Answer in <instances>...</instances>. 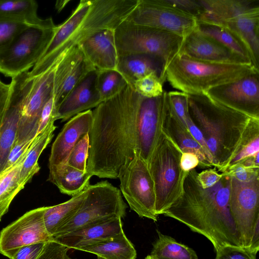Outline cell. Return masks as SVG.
Here are the masks:
<instances>
[{"label": "cell", "instance_id": "30bf717a", "mask_svg": "<svg viewBox=\"0 0 259 259\" xmlns=\"http://www.w3.org/2000/svg\"><path fill=\"white\" fill-rule=\"evenodd\" d=\"M118 178L120 191L130 208L140 217L156 222L158 215L154 182L147 162L137 152L135 151L133 160L120 170Z\"/></svg>", "mask_w": 259, "mask_h": 259}, {"label": "cell", "instance_id": "484cf974", "mask_svg": "<svg viewBox=\"0 0 259 259\" xmlns=\"http://www.w3.org/2000/svg\"><path fill=\"white\" fill-rule=\"evenodd\" d=\"M162 131L177 145L182 152L195 154L199 161V166L202 167L212 166L202 147L180 121L170 108L168 102Z\"/></svg>", "mask_w": 259, "mask_h": 259}, {"label": "cell", "instance_id": "f35d334b", "mask_svg": "<svg viewBox=\"0 0 259 259\" xmlns=\"http://www.w3.org/2000/svg\"><path fill=\"white\" fill-rule=\"evenodd\" d=\"M89 149V136L81 137L70 152L67 164L79 170L85 172Z\"/></svg>", "mask_w": 259, "mask_h": 259}, {"label": "cell", "instance_id": "9a60e30c", "mask_svg": "<svg viewBox=\"0 0 259 259\" xmlns=\"http://www.w3.org/2000/svg\"><path fill=\"white\" fill-rule=\"evenodd\" d=\"M204 94L228 107L259 119V72L213 87Z\"/></svg>", "mask_w": 259, "mask_h": 259}, {"label": "cell", "instance_id": "836d02e7", "mask_svg": "<svg viewBox=\"0 0 259 259\" xmlns=\"http://www.w3.org/2000/svg\"><path fill=\"white\" fill-rule=\"evenodd\" d=\"M157 232L158 238L150 254L154 259H198L196 252L191 247L158 231Z\"/></svg>", "mask_w": 259, "mask_h": 259}, {"label": "cell", "instance_id": "c3c4849f", "mask_svg": "<svg viewBox=\"0 0 259 259\" xmlns=\"http://www.w3.org/2000/svg\"><path fill=\"white\" fill-rule=\"evenodd\" d=\"M10 92V84H6L0 79V130L6 116Z\"/></svg>", "mask_w": 259, "mask_h": 259}, {"label": "cell", "instance_id": "60d3db41", "mask_svg": "<svg viewBox=\"0 0 259 259\" xmlns=\"http://www.w3.org/2000/svg\"><path fill=\"white\" fill-rule=\"evenodd\" d=\"M68 248L55 240L46 242L36 259H72L68 254Z\"/></svg>", "mask_w": 259, "mask_h": 259}, {"label": "cell", "instance_id": "b9f144b4", "mask_svg": "<svg viewBox=\"0 0 259 259\" xmlns=\"http://www.w3.org/2000/svg\"><path fill=\"white\" fill-rule=\"evenodd\" d=\"M240 182H249L259 177V168L245 167L237 163L230 166L223 172Z\"/></svg>", "mask_w": 259, "mask_h": 259}, {"label": "cell", "instance_id": "d6986e66", "mask_svg": "<svg viewBox=\"0 0 259 259\" xmlns=\"http://www.w3.org/2000/svg\"><path fill=\"white\" fill-rule=\"evenodd\" d=\"M178 54L210 62L248 64L240 57L214 39L201 33L196 28L184 38Z\"/></svg>", "mask_w": 259, "mask_h": 259}, {"label": "cell", "instance_id": "ee69618b", "mask_svg": "<svg viewBox=\"0 0 259 259\" xmlns=\"http://www.w3.org/2000/svg\"><path fill=\"white\" fill-rule=\"evenodd\" d=\"M34 138H29L24 140L15 139L9 153L4 169L13 165L18 160L30 146Z\"/></svg>", "mask_w": 259, "mask_h": 259}, {"label": "cell", "instance_id": "d4e9b609", "mask_svg": "<svg viewBox=\"0 0 259 259\" xmlns=\"http://www.w3.org/2000/svg\"><path fill=\"white\" fill-rule=\"evenodd\" d=\"M203 13L197 22L220 25L224 21L259 7V0H200Z\"/></svg>", "mask_w": 259, "mask_h": 259}, {"label": "cell", "instance_id": "d6a6232c", "mask_svg": "<svg viewBox=\"0 0 259 259\" xmlns=\"http://www.w3.org/2000/svg\"><path fill=\"white\" fill-rule=\"evenodd\" d=\"M196 28L201 33L214 39L240 57L247 64L254 66L247 47L241 39L231 30L221 26L201 22H197Z\"/></svg>", "mask_w": 259, "mask_h": 259}, {"label": "cell", "instance_id": "6da1fadb", "mask_svg": "<svg viewBox=\"0 0 259 259\" xmlns=\"http://www.w3.org/2000/svg\"><path fill=\"white\" fill-rule=\"evenodd\" d=\"M139 97L128 84L93 111L86 170L92 177L117 179L134 158Z\"/></svg>", "mask_w": 259, "mask_h": 259}, {"label": "cell", "instance_id": "ffe728a7", "mask_svg": "<svg viewBox=\"0 0 259 259\" xmlns=\"http://www.w3.org/2000/svg\"><path fill=\"white\" fill-rule=\"evenodd\" d=\"M97 70L88 73L56 108L55 119L65 121L102 102L97 88Z\"/></svg>", "mask_w": 259, "mask_h": 259}, {"label": "cell", "instance_id": "9c48e42d", "mask_svg": "<svg viewBox=\"0 0 259 259\" xmlns=\"http://www.w3.org/2000/svg\"><path fill=\"white\" fill-rule=\"evenodd\" d=\"M56 26H30L18 34L0 50V72L13 78L28 71L42 56Z\"/></svg>", "mask_w": 259, "mask_h": 259}, {"label": "cell", "instance_id": "4dcf8cb0", "mask_svg": "<svg viewBox=\"0 0 259 259\" xmlns=\"http://www.w3.org/2000/svg\"><path fill=\"white\" fill-rule=\"evenodd\" d=\"M38 4L34 0H0V15L16 18L36 26H50L55 24L52 17L45 19L37 14Z\"/></svg>", "mask_w": 259, "mask_h": 259}, {"label": "cell", "instance_id": "7a4b0ae2", "mask_svg": "<svg viewBox=\"0 0 259 259\" xmlns=\"http://www.w3.org/2000/svg\"><path fill=\"white\" fill-rule=\"evenodd\" d=\"M197 173L195 168L187 173L182 194L162 214L204 236L215 251L227 244L241 246L230 211V177L222 172L218 183L203 189Z\"/></svg>", "mask_w": 259, "mask_h": 259}, {"label": "cell", "instance_id": "e575fe53", "mask_svg": "<svg viewBox=\"0 0 259 259\" xmlns=\"http://www.w3.org/2000/svg\"><path fill=\"white\" fill-rule=\"evenodd\" d=\"M128 84L117 70H97V88L102 102L117 95Z\"/></svg>", "mask_w": 259, "mask_h": 259}, {"label": "cell", "instance_id": "e0dca14e", "mask_svg": "<svg viewBox=\"0 0 259 259\" xmlns=\"http://www.w3.org/2000/svg\"><path fill=\"white\" fill-rule=\"evenodd\" d=\"M95 70L78 45L69 49L55 70L53 98L56 108L78 82Z\"/></svg>", "mask_w": 259, "mask_h": 259}, {"label": "cell", "instance_id": "603a6c76", "mask_svg": "<svg viewBox=\"0 0 259 259\" xmlns=\"http://www.w3.org/2000/svg\"><path fill=\"white\" fill-rule=\"evenodd\" d=\"M219 26L231 30L241 39L254 66L259 69V7L227 20Z\"/></svg>", "mask_w": 259, "mask_h": 259}, {"label": "cell", "instance_id": "681fc988", "mask_svg": "<svg viewBox=\"0 0 259 259\" xmlns=\"http://www.w3.org/2000/svg\"><path fill=\"white\" fill-rule=\"evenodd\" d=\"M198 157L194 154L189 152H182L181 165L183 170L189 172L199 165Z\"/></svg>", "mask_w": 259, "mask_h": 259}, {"label": "cell", "instance_id": "5bb4252c", "mask_svg": "<svg viewBox=\"0 0 259 259\" xmlns=\"http://www.w3.org/2000/svg\"><path fill=\"white\" fill-rule=\"evenodd\" d=\"M45 206L30 210L0 232V253L11 259L21 247L34 243L53 240L44 220Z\"/></svg>", "mask_w": 259, "mask_h": 259}, {"label": "cell", "instance_id": "1f68e13d", "mask_svg": "<svg viewBox=\"0 0 259 259\" xmlns=\"http://www.w3.org/2000/svg\"><path fill=\"white\" fill-rule=\"evenodd\" d=\"M55 120L51 121L46 128L34 138L30 145L28 152L23 162L20 180L26 185L40 170L38 158L54 137V132L57 126Z\"/></svg>", "mask_w": 259, "mask_h": 259}, {"label": "cell", "instance_id": "4fadbf2b", "mask_svg": "<svg viewBox=\"0 0 259 259\" xmlns=\"http://www.w3.org/2000/svg\"><path fill=\"white\" fill-rule=\"evenodd\" d=\"M167 92L160 96L146 98L139 95L136 123V152L146 162L162 130L167 108Z\"/></svg>", "mask_w": 259, "mask_h": 259}, {"label": "cell", "instance_id": "7402d4cb", "mask_svg": "<svg viewBox=\"0 0 259 259\" xmlns=\"http://www.w3.org/2000/svg\"><path fill=\"white\" fill-rule=\"evenodd\" d=\"M123 231L121 219L116 218L84 227L53 240L68 249L78 250L86 245L105 239Z\"/></svg>", "mask_w": 259, "mask_h": 259}, {"label": "cell", "instance_id": "7c38bea8", "mask_svg": "<svg viewBox=\"0 0 259 259\" xmlns=\"http://www.w3.org/2000/svg\"><path fill=\"white\" fill-rule=\"evenodd\" d=\"M230 178V213L241 245L249 247L253 234L259 231V177L246 183Z\"/></svg>", "mask_w": 259, "mask_h": 259}, {"label": "cell", "instance_id": "cb8c5ba5", "mask_svg": "<svg viewBox=\"0 0 259 259\" xmlns=\"http://www.w3.org/2000/svg\"><path fill=\"white\" fill-rule=\"evenodd\" d=\"M116 70L132 87L136 80L151 73L157 74L163 82L166 80L162 61L153 55L131 54L119 57Z\"/></svg>", "mask_w": 259, "mask_h": 259}, {"label": "cell", "instance_id": "5b68a950", "mask_svg": "<svg viewBox=\"0 0 259 259\" xmlns=\"http://www.w3.org/2000/svg\"><path fill=\"white\" fill-rule=\"evenodd\" d=\"M255 72L259 70L252 65L210 62L178 54L167 66L165 76L172 88L195 95Z\"/></svg>", "mask_w": 259, "mask_h": 259}, {"label": "cell", "instance_id": "8992f818", "mask_svg": "<svg viewBox=\"0 0 259 259\" xmlns=\"http://www.w3.org/2000/svg\"><path fill=\"white\" fill-rule=\"evenodd\" d=\"M182 151L162 130L147 162L154 182L156 212L162 214L182 194L187 174L181 165Z\"/></svg>", "mask_w": 259, "mask_h": 259}, {"label": "cell", "instance_id": "44dd1931", "mask_svg": "<svg viewBox=\"0 0 259 259\" xmlns=\"http://www.w3.org/2000/svg\"><path fill=\"white\" fill-rule=\"evenodd\" d=\"M78 46L96 70H116L118 55L114 29L99 31L89 36Z\"/></svg>", "mask_w": 259, "mask_h": 259}, {"label": "cell", "instance_id": "7dc6e473", "mask_svg": "<svg viewBox=\"0 0 259 259\" xmlns=\"http://www.w3.org/2000/svg\"><path fill=\"white\" fill-rule=\"evenodd\" d=\"M222 176V174H219L215 168H210L197 173V179L202 188L207 189L215 185Z\"/></svg>", "mask_w": 259, "mask_h": 259}, {"label": "cell", "instance_id": "52a82bcc", "mask_svg": "<svg viewBox=\"0 0 259 259\" xmlns=\"http://www.w3.org/2000/svg\"><path fill=\"white\" fill-rule=\"evenodd\" d=\"M118 57L147 54L160 58L165 69L178 55L184 37L177 34L124 21L114 30Z\"/></svg>", "mask_w": 259, "mask_h": 259}, {"label": "cell", "instance_id": "db71d44e", "mask_svg": "<svg viewBox=\"0 0 259 259\" xmlns=\"http://www.w3.org/2000/svg\"><path fill=\"white\" fill-rule=\"evenodd\" d=\"M98 259H103V258H101L100 257H98Z\"/></svg>", "mask_w": 259, "mask_h": 259}, {"label": "cell", "instance_id": "f907efd6", "mask_svg": "<svg viewBox=\"0 0 259 259\" xmlns=\"http://www.w3.org/2000/svg\"><path fill=\"white\" fill-rule=\"evenodd\" d=\"M258 154L259 152L251 156L245 158L238 163L241 164L247 167L252 168H259Z\"/></svg>", "mask_w": 259, "mask_h": 259}, {"label": "cell", "instance_id": "74e56055", "mask_svg": "<svg viewBox=\"0 0 259 259\" xmlns=\"http://www.w3.org/2000/svg\"><path fill=\"white\" fill-rule=\"evenodd\" d=\"M163 83L157 74L151 73L136 80L132 87L135 92L144 97L155 98L161 96L164 92Z\"/></svg>", "mask_w": 259, "mask_h": 259}, {"label": "cell", "instance_id": "8fae6325", "mask_svg": "<svg viewBox=\"0 0 259 259\" xmlns=\"http://www.w3.org/2000/svg\"><path fill=\"white\" fill-rule=\"evenodd\" d=\"M128 22L169 32L185 37L197 26V20L165 0H138Z\"/></svg>", "mask_w": 259, "mask_h": 259}, {"label": "cell", "instance_id": "7bdbcfd3", "mask_svg": "<svg viewBox=\"0 0 259 259\" xmlns=\"http://www.w3.org/2000/svg\"><path fill=\"white\" fill-rule=\"evenodd\" d=\"M167 3L180 11L192 16L197 20L204 12L200 0H165Z\"/></svg>", "mask_w": 259, "mask_h": 259}, {"label": "cell", "instance_id": "4316f807", "mask_svg": "<svg viewBox=\"0 0 259 259\" xmlns=\"http://www.w3.org/2000/svg\"><path fill=\"white\" fill-rule=\"evenodd\" d=\"M78 250L95 254L103 259H136L137 252L123 231L105 239L94 242Z\"/></svg>", "mask_w": 259, "mask_h": 259}, {"label": "cell", "instance_id": "8d00e7d4", "mask_svg": "<svg viewBox=\"0 0 259 259\" xmlns=\"http://www.w3.org/2000/svg\"><path fill=\"white\" fill-rule=\"evenodd\" d=\"M30 26H36L16 18L0 15V50L9 45L18 34Z\"/></svg>", "mask_w": 259, "mask_h": 259}, {"label": "cell", "instance_id": "f1b7e54d", "mask_svg": "<svg viewBox=\"0 0 259 259\" xmlns=\"http://www.w3.org/2000/svg\"><path fill=\"white\" fill-rule=\"evenodd\" d=\"M29 147L14 164L0 172V221L14 198L25 186L20 180V172Z\"/></svg>", "mask_w": 259, "mask_h": 259}, {"label": "cell", "instance_id": "816d5d0a", "mask_svg": "<svg viewBox=\"0 0 259 259\" xmlns=\"http://www.w3.org/2000/svg\"><path fill=\"white\" fill-rule=\"evenodd\" d=\"M69 1H57L56 4V8L58 12L61 11Z\"/></svg>", "mask_w": 259, "mask_h": 259}, {"label": "cell", "instance_id": "277c9868", "mask_svg": "<svg viewBox=\"0 0 259 259\" xmlns=\"http://www.w3.org/2000/svg\"><path fill=\"white\" fill-rule=\"evenodd\" d=\"M190 116L201 133L212 158V165L223 172L234 157L251 117L205 94L188 95Z\"/></svg>", "mask_w": 259, "mask_h": 259}, {"label": "cell", "instance_id": "d590c367", "mask_svg": "<svg viewBox=\"0 0 259 259\" xmlns=\"http://www.w3.org/2000/svg\"><path fill=\"white\" fill-rule=\"evenodd\" d=\"M258 152L259 119L252 118L228 167L238 163L245 158Z\"/></svg>", "mask_w": 259, "mask_h": 259}, {"label": "cell", "instance_id": "2e32d148", "mask_svg": "<svg viewBox=\"0 0 259 259\" xmlns=\"http://www.w3.org/2000/svg\"><path fill=\"white\" fill-rule=\"evenodd\" d=\"M56 66L34 77L31 89L21 110L16 140H24L37 135L42 109L53 96Z\"/></svg>", "mask_w": 259, "mask_h": 259}, {"label": "cell", "instance_id": "ab89813d", "mask_svg": "<svg viewBox=\"0 0 259 259\" xmlns=\"http://www.w3.org/2000/svg\"><path fill=\"white\" fill-rule=\"evenodd\" d=\"M214 259H256L257 252L250 248L225 244L217 250Z\"/></svg>", "mask_w": 259, "mask_h": 259}, {"label": "cell", "instance_id": "bcb514c9", "mask_svg": "<svg viewBox=\"0 0 259 259\" xmlns=\"http://www.w3.org/2000/svg\"><path fill=\"white\" fill-rule=\"evenodd\" d=\"M46 242L34 243L20 248L11 259H36Z\"/></svg>", "mask_w": 259, "mask_h": 259}, {"label": "cell", "instance_id": "ba28073f", "mask_svg": "<svg viewBox=\"0 0 259 259\" xmlns=\"http://www.w3.org/2000/svg\"><path fill=\"white\" fill-rule=\"evenodd\" d=\"M88 194L80 209L66 224L59 228L53 238L109 219L124 218L127 205L120 191L107 181L87 187Z\"/></svg>", "mask_w": 259, "mask_h": 259}, {"label": "cell", "instance_id": "83f0119b", "mask_svg": "<svg viewBox=\"0 0 259 259\" xmlns=\"http://www.w3.org/2000/svg\"><path fill=\"white\" fill-rule=\"evenodd\" d=\"M88 194L87 188L62 203L45 206L44 220L46 230L53 236L78 212Z\"/></svg>", "mask_w": 259, "mask_h": 259}, {"label": "cell", "instance_id": "f5cc1de1", "mask_svg": "<svg viewBox=\"0 0 259 259\" xmlns=\"http://www.w3.org/2000/svg\"><path fill=\"white\" fill-rule=\"evenodd\" d=\"M144 259H154L153 257L150 254L147 255Z\"/></svg>", "mask_w": 259, "mask_h": 259}, {"label": "cell", "instance_id": "f6af8a7d", "mask_svg": "<svg viewBox=\"0 0 259 259\" xmlns=\"http://www.w3.org/2000/svg\"><path fill=\"white\" fill-rule=\"evenodd\" d=\"M56 105L53 96L46 103L41 112L37 125V135L39 134L51 121H56Z\"/></svg>", "mask_w": 259, "mask_h": 259}, {"label": "cell", "instance_id": "ac0fdd59", "mask_svg": "<svg viewBox=\"0 0 259 259\" xmlns=\"http://www.w3.org/2000/svg\"><path fill=\"white\" fill-rule=\"evenodd\" d=\"M93 111L79 113L64 125L54 141L49 158V170L67 164L70 152L79 139L89 134L92 125Z\"/></svg>", "mask_w": 259, "mask_h": 259}, {"label": "cell", "instance_id": "3957f363", "mask_svg": "<svg viewBox=\"0 0 259 259\" xmlns=\"http://www.w3.org/2000/svg\"><path fill=\"white\" fill-rule=\"evenodd\" d=\"M138 0H81L70 17L56 26L42 56L29 71L37 77L55 66L65 54L90 35L115 29L137 6Z\"/></svg>", "mask_w": 259, "mask_h": 259}, {"label": "cell", "instance_id": "f546056e", "mask_svg": "<svg viewBox=\"0 0 259 259\" xmlns=\"http://www.w3.org/2000/svg\"><path fill=\"white\" fill-rule=\"evenodd\" d=\"M92 176L65 164L49 170L48 180L54 184L63 194L73 196L85 189Z\"/></svg>", "mask_w": 259, "mask_h": 259}]
</instances>
